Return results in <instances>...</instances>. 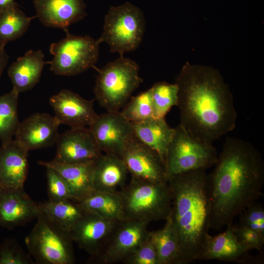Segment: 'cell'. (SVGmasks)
<instances>
[{"mask_svg": "<svg viewBox=\"0 0 264 264\" xmlns=\"http://www.w3.org/2000/svg\"><path fill=\"white\" fill-rule=\"evenodd\" d=\"M123 262L127 264H159L155 248L149 237Z\"/></svg>", "mask_w": 264, "mask_h": 264, "instance_id": "e575fe53", "label": "cell"}, {"mask_svg": "<svg viewBox=\"0 0 264 264\" xmlns=\"http://www.w3.org/2000/svg\"><path fill=\"white\" fill-rule=\"evenodd\" d=\"M45 168L48 200L72 199L67 186L60 175L52 168L45 167Z\"/></svg>", "mask_w": 264, "mask_h": 264, "instance_id": "836d02e7", "label": "cell"}, {"mask_svg": "<svg viewBox=\"0 0 264 264\" xmlns=\"http://www.w3.org/2000/svg\"><path fill=\"white\" fill-rule=\"evenodd\" d=\"M14 0H0V10L14 3Z\"/></svg>", "mask_w": 264, "mask_h": 264, "instance_id": "74e56055", "label": "cell"}, {"mask_svg": "<svg viewBox=\"0 0 264 264\" xmlns=\"http://www.w3.org/2000/svg\"><path fill=\"white\" fill-rule=\"evenodd\" d=\"M214 165L206 189L209 228L220 230L262 196L264 162L251 143L227 137Z\"/></svg>", "mask_w": 264, "mask_h": 264, "instance_id": "6da1fadb", "label": "cell"}, {"mask_svg": "<svg viewBox=\"0 0 264 264\" xmlns=\"http://www.w3.org/2000/svg\"><path fill=\"white\" fill-rule=\"evenodd\" d=\"M9 56L6 54L4 48L0 46V77L6 66Z\"/></svg>", "mask_w": 264, "mask_h": 264, "instance_id": "8d00e7d4", "label": "cell"}, {"mask_svg": "<svg viewBox=\"0 0 264 264\" xmlns=\"http://www.w3.org/2000/svg\"><path fill=\"white\" fill-rule=\"evenodd\" d=\"M34 17L27 16L14 2L0 10V46L22 37L28 30Z\"/></svg>", "mask_w": 264, "mask_h": 264, "instance_id": "83f0119b", "label": "cell"}, {"mask_svg": "<svg viewBox=\"0 0 264 264\" xmlns=\"http://www.w3.org/2000/svg\"><path fill=\"white\" fill-rule=\"evenodd\" d=\"M95 160L66 163L54 158L49 161H40L38 164L56 170L66 184L72 199L79 201L95 191L93 172Z\"/></svg>", "mask_w": 264, "mask_h": 264, "instance_id": "44dd1931", "label": "cell"}, {"mask_svg": "<svg viewBox=\"0 0 264 264\" xmlns=\"http://www.w3.org/2000/svg\"><path fill=\"white\" fill-rule=\"evenodd\" d=\"M89 129L102 152L119 156L133 134L132 123L120 111L98 115Z\"/></svg>", "mask_w": 264, "mask_h": 264, "instance_id": "7c38bea8", "label": "cell"}, {"mask_svg": "<svg viewBox=\"0 0 264 264\" xmlns=\"http://www.w3.org/2000/svg\"><path fill=\"white\" fill-rule=\"evenodd\" d=\"M49 102L59 124L71 128L89 127L98 115L94 110L93 100L85 99L68 89L53 95Z\"/></svg>", "mask_w": 264, "mask_h": 264, "instance_id": "5bb4252c", "label": "cell"}, {"mask_svg": "<svg viewBox=\"0 0 264 264\" xmlns=\"http://www.w3.org/2000/svg\"><path fill=\"white\" fill-rule=\"evenodd\" d=\"M44 58L42 50H29L10 66L8 74L18 93L31 90L39 82L44 67L48 64Z\"/></svg>", "mask_w": 264, "mask_h": 264, "instance_id": "603a6c76", "label": "cell"}, {"mask_svg": "<svg viewBox=\"0 0 264 264\" xmlns=\"http://www.w3.org/2000/svg\"><path fill=\"white\" fill-rule=\"evenodd\" d=\"M79 201L87 211L102 218L117 221L125 219L119 191L109 193L94 191Z\"/></svg>", "mask_w": 264, "mask_h": 264, "instance_id": "484cf974", "label": "cell"}, {"mask_svg": "<svg viewBox=\"0 0 264 264\" xmlns=\"http://www.w3.org/2000/svg\"><path fill=\"white\" fill-rule=\"evenodd\" d=\"M146 220L124 219L119 221L100 254V263L123 262L149 237Z\"/></svg>", "mask_w": 264, "mask_h": 264, "instance_id": "30bf717a", "label": "cell"}, {"mask_svg": "<svg viewBox=\"0 0 264 264\" xmlns=\"http://www.w3.org/2000/svg\"><path fill=\"white\" fill-rule=\"evenodd\" d=\"M40 213L38 203L23 188H0V225L8 229L25 225Z\"/></svg>", "mask_w": 264, "mask_h": 264, "instance_id": "e0dca14e", "label": "cell"}, {"mask_svg": "<svg viewBox=\"0 0 264 264\" xmlns=\"http://www.w3.org/2000/svg\"><path fill=\"white\" fill-rule=\"evenodd\" d=\"M33 4L36 18L44 26L64 31L87 16L83 0H33Z\"/></svg>", "mask_w": 264, "mask_h": 264, "instance_id": "ac0fdd59", "label": "cell"}, {"mask_svg": "<svg viewBox=\"0 0 264 264\" xmlns=\"http://www.w3.org/2000/svg\"><path fill=\"white\" fill-rule=\"evenodd\" d=\"M153 116L164 118L171 109L177 105L178 88L176 83H155L152 88Z\"/></svg>", "mask_w": 264, "mask_h": 264, "instance_id": "f546056e", "label": "cell"}, {"mask_svg": "<svg viewBox=\"0 0 264 264\" xmlns=\"http://www.w3.org/2000/svg\"><path fill=\"white\" fill-rule=\"evenodd\" d=\"M37 221L25 237L30 255L38 264H73V241L69 231L40 213Z\"/></svg>", "mask_w": 264, "mask_h": 264, "instance_id": "8992f818", "label": "cell"}, {"mask_svg": "<svg viewBox=\"0 0 264 264\" xmlns=\"http://www.w3.org/2000/svg\"><path fill=\"white\" fill-rule=\"evenodd\" d=\"M65 31L64 38L50 45L49 51L53 56L48 62L50 70L57 75L71 76L94 67L99 57V40L88 35L76 36L68 30Z\"/></svg>", "mask_w": 264, "mask_h": 264, "instance_id": "9c48e42d", "label": "cell"}, {"mask_svg": "<svg viewBox=\"0 0 264 264\" xmlns=\"http://www.w3.org/2000/svg\"><path fill=\"white\" fill-rule=\"evenodd\" d=\"M145 21L142 11L127 2L111 6L104 19L103 31L98 39L109 44L111 52L120 56L136 50L141 44L145 32Z\"/></svg>", "mask_w": 264, "mask_h": 264, "instance_id": "52a82bcc", "label": "cell"}, {"mask_svg": "<svg viewBox=\"0 0 264 264\" xmlns=\"http://www.w3.org/2000/svg\"><path fill=\"white\" fill-rule=\"evenodd\" d=\"M60 124L55 116L36 113L20 123L15 140L28 152L56 144Z\"/></svg>", "mask_w": 264, "mask_h": 264, "instance_id": "2e32d148", "label": "cell"}, {"mask_svg": "<svg viewBox=\"0 0 264 264\" xmlns=\"http://www.w3.org/2000/svg\"><path fill=\"white\" fill-rule=\"evenodd\" d=\"M134 135L143 143L155 151L165 163L168 146L172 140L175 128H171L164 118L152 117L138 123H132Z\"/></svg>", "mask_w": 264, "mask_h": 264, "instance_id": "cb8c5ba5", "label": "cell"}, {"mask_svg": "<svg viewBox=\"0 0 264 264\" xmlns=\"http://www.w3.org/2000/svg\"><path fill=\"white\" fill-rule=\"evenodd\" d=\"M128 171L119 156L102 154L95 161L93 186L95 191L115 193L124 187Z\"/></svg>", "mask_w": 264, "mask_h": 264, "instance_id": "7402d4cb", "label": "cell"}, {"mask_svg": "<svg viewBox=\"0 0 264 264\" xmlns=\"http://www.w3.org/2000/svg\"><path fill=\"white\" fill-rule=\"evenodd\" d=\"M217 235L209 234L206 238L196 260H218L246 263L250 261L249 248L242 244L236 238L233 225Z\"/></svg>", "mask_w": 264, "mask_h": 264, "instance_id": "d6986e66", "label": "cell"}, {"mask_svg": "<svg viewBox=\"0 0 264 264\" xmlns=\"http://www.w3.org/2000/svg\"><path fill=\"white\" fill-rule=\"evenodd\" d=\"M180 123L195 137L213 142L236 128L232 94L220 72L186 64L176 78Z\"/></svg>", "mask_w": 264, "mask_h": 264, "instance_id": "7a4b0ae2", "label": "cell"}, {"mask_svg": "<svg viewBox=\"0 0 264 264\" xmlns=\"http://www.w3.org/2000/svg\"><path fill=\"white\" fill-rule=\"evenodd\" d=\"M234 232L238 241L251 250H261L264 244V234L249 228L233 225Z\"/></svg>", "mask_w": 264, "mask_h": 264, "instance_id": "d590c367", "label": "cell"}, {"mask_svg": "<svg viewBox=\"0 0 264 264\" xmlns=\"http://www.w3.org/2000/svg\"><path fill=\"white\" fill-rule=\"evenodd\" d=\"M165 220L162 229L149 232V239L155 248L159 264H178L179 244L177 233L170 215Z\"/></svg>", "mask_w": 264, "mask_h": 264, "instance_id": "4316f807", "label": "cell"}, {"mask_svg": "<svg viewBox=\"0 0 264 264\" xmlns=\"http://www.w3.org/2000/svg\"><path fill=\"white\" fill-rule=\"evenodd\" d=\"M207 174L199 170L177 175L168 180L172 196L170 214L179 244L178 264L195 260L209 234V210Z\"/></svg>", "mask_w": 264, "mask_h": 264, "instance_id": "3957f363", "label": "cell"}, {"mask_svg": "<svg viewBox=\"0 0 264 264\" xmlns=\"http://www.w3.org/2000/svg\"><path fill=\"white\" fill-rule=\"evenodd\" d=\"M54 158L66 163H74L97 158L102 154L89 128H73L59 134Z\"/></svg>", "mask_w": 264, "mask_h": 264, "instance_id": "9a60e30c", "label": "cell"}, {"mask_svg": "<svg viewBox=\"0 0 264 264\" xmlns=\"http://www.w3.org/2000/svg\"><path fill=\"white\" fill-rule=\"evenodd\" d=\"M120 112L131 123H138L154 117L151 88L131 97Z\"/></svg>", "mask_w": 264, "mask_h": 264, "instance_id": "4dcf8cb0", "label": "cell"}, {"mask_svg": "<svg viewBox=\"0 0 264 264\" xmlns=\"http://www.w3.org/2000/svg\"><path fill=\"white\" fill-rule=\"evenodd\" d=\"M40 212L69 232L86 213L81 203L71 199L38 203Z\"/></svg>", "mask_w": 264, "mask_h": 264, "instance_id": "d4e9b609", "label": "cell"}, {"mask_svg": "<svg viewBox=\"0 0 264 264\" xmlns=\"http://www.w3.org/2000/svg\"><path fill=\"white\" fill-rule=\"evenodd\" d=\"M19 94L12 88L9 92L0 95V140L1 144L13 139L20 124L18 111Z\"/></svg>", "mask_w": 264, "mask_h": 264, "instance_id": "f1b7e54d", "label": "cell"}, {"mask_svg": "<svg viewBox=\"0 0 264 264\" xmlns=\"http://www.w3.org/2000/svg\"><path fill=\"white\" fill-rule=\"evenodd\" d=\"M118 222L87 211L70 232V235L73 242L93 259L101 252Z\"/></svg>", "mask_w": 264, "mask_h": 264, "instance_id": "4fadbf2b", "label": "cell"}, {"mask_svg": "<svg viewBox=\"0 0 264 264\" xmlns=\"http://www.w3.org/2000/svg\"><path fill=\"white\" fill-rule=\"evenodd\" d=\"M28 151L15 139L0 148V188H23L28 171Z\"/></svg>", "mask_w": 264, "mask_h": 264, "instance_id": "ffe728a7", "label": "cell"}, {"mask_svg": "<svg viewBox=\"0 0 264 264\" xmlns=\"http://www.w3.org/2000/svg\"><path fill=\"white\" fill-rule=\"evenodd\" d=\"M120 157L132 176L154 182H168L165 163L160 156L133 134Z\"/></svg>", "mask_w": 264, "mask_h": 264, "instance_id": "8fae6325", "label": "cell"}, {"mask_svg": "<svg viewBox=\"0 0 264 264\" xmlns=\"http://www.w3.org/2000/svg\"><path fill=\"white\" fill-rule=\"evenodd\" d=\"M239 227H245L264 234V208L262 204L254 202L240 214Z\"/></svg>", "mask_w": 264, "mask_h": 264, "instance_id": "d6a6232c", "label": "cell"}, {"mask_svg": "<svg viewBox=\"0 0 264 264\" xmlns=\"http://www.w3.org/2000/svg\"><path fill=\"white\" fill-rule=\"evenodd\" d=\"M216 149L193 136L179 124L167 152L165 161L167 180L171 177L214 165L218 158Z\"/></svg>", "mask_w": 264, "mask_h": 264, "instance_id": "ba28073f", "label": "cell"}, {"mask_svg": "<svg viewBox=\"0 0 264 264\" xmlns=\"http://www.w3.org/2000/svg\"><path fill=\"white\" fill-rule=\"evenodd\" d=\"M35 264L30 254L24 252L13 238H8L0 243V264Z\"/></svg>", "mask_w": 264, "mask_h": 264, "instance_id": "1f68e13d", "label": "cell"}, {"mask_svg": "<svg viewBox=\"0 0 264 264\" xmlns=\"http://www.w3.org/2000/svg\"><path fill=\"white\" fill-rule=\"evenodd\" d=\"M125 219L166 220L171 213L172 196L168 182H154L132 176L119 191Z\"/></svg>", "mask_w": 264, "mask_h": 264, "instance_id": "277c9868", "label": "cell"}, {"mask_svg": "<svg viewBox=\"0 0 264 264\" xmlns=\"http://www.w3.org/2000/svg\"><path fill=\"white\" fill-rule=\"evenodd\" d=\"M139 70L134 61L123 56L99 70L93 91L100 105L107 111H119L143 82Z\"/></svg>", "mask_w": 264, "mask_h": 264, "instance_id": "5b68a950", "label": "cell"}]
</instances>
